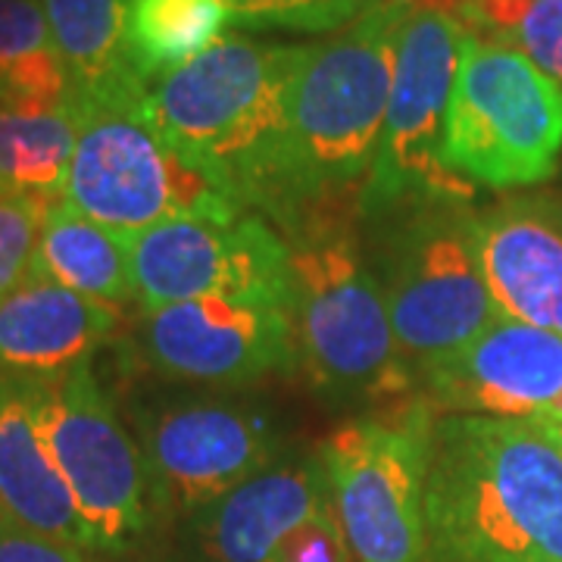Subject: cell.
<instances>
[{
    "label": "cell",
    "mask_w": 562,
    "mask_h": 562,
    "mask_svg": "<svg viewBox=\"0 0 562 562\" xmlns=\"http://www.w3.org/2000/svg\"><path fill=\"white\" fill-rule=\"evenodd\" d=\"M422 562H562V453L535 422L435 419Z\"/></svg>",
    "instance_id": "6da1fadb"
},
{
    "label": "cell",
    "mask_w": 562,
    "mask_h": 562,
    "mask_svg": "<svg viewBox=\"0 0 562 562\" xmlns=\"http://www.w3.org/2000/svg\"><path fill=\"white\" fill-rule=\"evenodd\" d=\"M306 54L310 44L228 32L147 88L166 144L269 222L281 206L291 98Z\"/></svg>",
    "instance_id": "7a4b0ae2"
},
{
    "label": "cell",
    "mask_w": 562,
    "mask_h": 562,
    "mask_svg": "<svg viewBox=\"0 0 562 562\" xmlns=\"http://www.w3.org/2000/svg\"><path fill=\"white\" fill-rule=\"evenodd\" d=\"M357 203L316 206L279 225L288 244L297 357L328 401H403L419 382L403 360L382 284L357 228Z\"/></svg>",
    "instance_id": "3957f363"
},
{
    "label": "cell",
    "mask_w": 562,
    "mask_h": 562,
    "mask_svg": "<svg viewBox=\"0 0 562 562\" xmlns=\"http://www.w3.org/2000/svg\"><path fill=\"white\" fill-rule=\"evenodd\" d=\"M403 20L406 7L379 0L328 41L310 44L291 98L276 228L316 206L360 203L382 140Z\"/></svg>",
    "instance_id": "277c9868"
},
{
    "label": "cell",
    "mask_w": 562,
    "mask_h": 562,
    "mask_svg": "<svg viewBox=\"0 0 562 562\" xmlns=\"http://www.w3.org/2000/svg\"><path fill=\"white\" fill-rule=\"evenodd\" d=\"M63 106L76 128L63 201L85 216L135 235L166 220H238L250 213L166 144L138 76L98 91H69Z\"/></svg>",
    "instance_id": "5b68a950"
},
{
    "label": "cell",
    "mask_w": 562,
    "mask_h": 562,
    "mask_svg": "<svg viewBox=\"0 0 562 562\" xmlns=\"http://www.w3.org/2000/svg\"><path fill=\"white\" fill-rule=\"evenodd\" d=\"M465 201H422L379 222L369 260L403 360L422 382L503 316L487 291Z\"/></svg>",
    "instance_id": "8992f818"
},
{
    "label": "cell",
    "mask_w": 562,
    "mask_h": 562,
    "mask_svg": "<svg viewBox=\"0 0 562 562\" xmlns=\"http://www.w3.org/2000/svg\"><path fill=\"white\" fill-rule=\"evenodd\" d=\"M438 416L419 391L344 422L316 447L350 562L425 560V479Z\"/></svg>",
    "instance_id": "52a82bcc"
},
{
    "label": "cell",
    "mask_w": 562,
    "mask_h": 562,
    "mask_svg": "<svg viewBox=\"0 0 562 562\" xmlns=\"http://www.w3.org/2000/svg\"><path fill=\"white\" fill-rule=\"evenodd\" d=\"M562 150V88L501 38L465 35L443 125V166L513 191L550 179Z\"/></svg>",
    "instance_id": "ba28073f"
},
{
    "label": "cell",
    "mask_w": 562,
    "mask_h": 562,
    "mask_svg": "<svg viewBox=\"0 0 562 562\" xmlns=\"http://www.w3.org/2000/svg\"><path fill=\"white\" fill-rule=\"evenodd\" d=\"M465 35L441 7H406L382 140L360 191V216L379 222L422 201H475L479 188L443 166V125Z\"/></svg>",
    "instance_id": "9c48e42d"
},
{
    "label": "cell",
    "mask_w": 562,
    "mask_h": 562,
    "mask_svg": "<svg viewBox=\"0 0 562 562\" xmlns=\"http://www.w3.org/2000/svg\"><path fill=\"white\" fill-rule=\"evenodd\" d=\"M38 409L91 550H128L150 528L154 494L138 438L98 382L94 362L81 360L57 379H38Z\"/></svg>",
    "instance_id": "30bf717a"
},
{
    "label": "cell",
    "mask_w": 562,
    "mask_h": 562,
    "mask_svg": "<svg viewBox=\"0 0 562 562\" xmlns=\"http://www.w3.org/2000/svg\"><path fill=\"white\" fill-rule=\"evenodd\" d=\"M154 506L194 519L210 503L281 460L272 419L241 403L172 401L135 409Z\"/></svg>",
    "instance_id": "8fae6325"
},
{
    "label": "cell",
    "mask_w": 562,
    "mask_h": 562,
    "mask_svg": "<svg viewBox=\"0 0 562 562\" xmlns=\"http://www.w3.org/2000/svg\"><path fill=\"white\" fill-rule=\"evenodd\" d=\"M138 341L169 379L244 387L301 366L291 294L247 291L140 313Z\"/></svg>",
    "instance_id": "7c38bea8"
},
{
    "label": "cell",
    "mask_w": 562,
    "mask_h": 562,
    "mask_svg": "<svg viewBox=\"0 0 562 562\" xmlns=\"http://www.w3.org/2000/svg\"><path fill=\"white\" fill-rule=\"evenodd\" d=\"M140 313L222 294H291L288 244L260 213L238 220H166L128 235Z\"/></svg>",
    "instance_id": "4fadbf2b"
},
{
    "label": "cell",
    "mask_w": 562,
    "mask_h": 562,
    "mask_svg": "<svg viewBox=\"0 0 562 562\" xmlns=\"http://www.w3.org/2000/svg\"><path fill=\"white\" fill-rule=\"evenodd\" d=\"M191 528L213 562H350L316 453L281 457L201 509Z\"/></svg>",
    "instance_id": "5bb4252c"
},
{
    "label": "cell",
    "mask_w": 562,
    "mask_h": 562,
    "mask_svg": "<svg viewBox=\"0 0 562 562\" xmlns=\"http://www.w3.org/2000/svg\"><path fill=\"white\" fill-rule=\"evenodd\" d=\"M419 391L441 416L562 422V335L497 316Z\"/></svg>",
    "instance_id": "9a60e30c"
},
{
    "label": "cell",
    "mask_w": 562,
    "mask_h": 562,
    "mask_svg": "<svg viewBox=\"0 0 562 562\" xmlns=\"http://www.w3.org/2000/svg\"><path fill=\"white\" fill-rule=\"evenodd\" d=\"M475 247L503 316L562 335V201L509 198L479 210Z\"/></svg>",
    "instance_id": "2e32d148"
},
{
    "label": "cell",
    "mask_w": 562,
    "mask_h": 562,
    "mask_svg": "<svg viewBox=\"0 0 562 562\" xmlns=\"http://www.w3.org/2000/svg\"><path fill=\"white\" fill-rule=\"evenodd\" d=\"M0 516L54 541L91 550L88 531L41 428L38 379L0 372Z\"/></svg>",
    "instance_id": "e0dca14e"
},
{
    "label": "cell",
    "mask_w": 562,
    "mask_h": 562,
    "mask_svg": "<svg viewBox=\"0 0 562 562\" xmlns=\"http://www.w3.org/2000/svg\"><path fill=\"white\" fill-rule=\"evenodd\" d=\"M120 328V310L63 284L29 279L0 301V372L57 379L91 360Z\"/></svg>",
    "instance_id": "ac0fdd59"
},
{
    "label": "cell",
    "mask_w": 562,
    "mask_h": 562,
    "mask_svg": "<svg viewBox=\"0 0 562 562\" xmlns=\"http://www.w3.org/2000/svg\"><path fill=\"white\" fill-rule=\"evenodd\" d=\"M29 279L54 281L113 306L135 301L128 235L94 222L60 198L47 210Z\"/></svg>",
    "instance_id": "d6986e66"
},
{
    "label": "cell",
    "mask_w": 562,
    "mask_h": 562,
    "mask_svg": "<svg viewBox=\"0 0 562 562\" xmlns=\"http://www.w3.org/2000/svg\"><path fill=\"white\" fill-rule=\"evenodd\" d=\"M69 76L41 0H0V110L54 113Z\"/></svg>",
    "instance_id": "ffe728a7"
},
{
    "label": "cell",
    "mask_w": 562,
    "mask_h": 562,
    "mask_svg": "<svg viewBox=\"0 0 562 562\" xmlns=\"http://www.w3.org/2000/svg\"><path fill=\"white\" fill-rule=\"evenodd\" d=\"M69 91L138 76L128 60V0H41Z\"/></svg>",
    "instance_id": "44dd1931"
},
{
    "label": "cell",
    "mask_w": 562,
    "mask_h": 562,
    "mask_svg": "<svg viewBox=\"0 0 562 562\" xmlns=\"http://www.w3.org/2000/svg\"><path fill=\"white\" fill-rule=\"evenodd\" d=\"M222 0H128V60L150 88L222 38Z\"/></svg>",
    "instance_id": "7402d4cb"
},
{
    "label": "cell",
    "mask_w": 562,
    "mask_h": 562,
    "mask_svg": "<svg viewBox=\"0 0 562 562\" xmlns=\"http://www.w3.org/2000/svg\"><path fill=\"white\" fill-rule=\"evenodd\" d=\"M76 144L72 120L54 113L0 110V191L63 198V179Z\"/></svg>",
    "instance_id": "603a6c76"
},
{
    "label": "cell",
    "mask_w": 562,
    "mask_h": 562,
    "mask_svg": "<svg viewBox=\"0 0 562 562\" xmlns=\"http://www.w3.org/2000/svg\"><path fill=\"white\" fill-rule=\"evenodd\" d=\"M379 0H222L228 25L254 32H341Z\"/></svg>",
    "instance_id": "cb8c5ba5"
},
{
    "label": "cell",
    "mask_w": 562,
    "mask_h": 562,
    "mask_svg": "<svg viewBox=\"0 0 562 562\" xmlns=\"http://www.w3.org/2000/svg\"><path fill=\"white\" fill-rule=\"evenodd\" d=\"M54 201L60 198L0 191V301L32 276L41 228Z\"/></svg>",
    "instance_id": "d4e9b609"
},
{
    "label": "cell",
    "mask_w": 562,
    "mask_h": 562,
    "mask_svg": "<svg viewBox=\"0 0 562 562\" xmlns=\"http://www.w3.org/2000/svg\"><path fill=\"white\" fill-rule=\"evenodd\" d=\"M513 38L543 76L562 85V0H531Z\"/></svg>",
    "instance_id": "484cf974"
},
{
    "label": "cell",
    "mask_w": 562,
    "mask_h": 562,
    "mask_svg": "<svg viewBox=\"0 0 562 562\" xmlns=\"http://www.w3.org/2000/svg\"><path fill=\"white\" fill-rule=\"evenodd\" d=\"M85 553L81 547L25 531L7 519L0 522V562H88Z\"/></svg>",
    "instance_id": "4316f807"
},
{
    "label": "cell",
    "mask_w": 562,
    "mask_h": 562,
    "mask_svg": "<svg viewBox=\"0 0 562 562\" xmlns=\"http://www.w3.org/2000/svg\"><path fill=\"white\" fill-rule=\"evenodd\" d=\"M469 3V22H472V35L491 32L494 38H513L516 29L522 25L525 13L531 7V0H465Z\"/></svg>",
    "instance_id": "83f0119b"
},
{
    "label": "cell",
    "mask_w": 562,
    "mask_h": 562,
    "mask_svg": "<svg viewBox=\"0 0 562 562\" xmlns=\"http://www.w3.org/2000/svg\"><path fill=\"white\" fill-rule=\"evenodd\" d=\"M535 425L541 428L543 435L550 438V443L562 453V422H535Z\"/></svg>",
    "instance_id": "f1b7e54d"
},
{
    "label": "cell",
    "mask_w": 562,
    "mask_h": 562,
    "mask_svg": "<svg viewBox=\"0 0 562 562\" xmlns=\"http://www.w3.org/2000/svg\"><path fill=\"white\" fill-rule=\"evenodd\" d=\"M387 3H401V7H419L425 0H387Z\"/></svg>",
    "instance_id": "f546056e"
},
{
    "label": "cell",
    "mask_w": 562,
    "mask_h": 562,
    "mask_svg": "<svg viewBox=\"0 0 562 562\" xmlns=\"http://www.w3.org/2000/svg\"><path fill=\"white\" fill-rule=\"evenodd\" d=\"M0 522H3V516H0Z\"/></svg>",
    "instance_id": "4dcf8cb0"
}]
</instances>
